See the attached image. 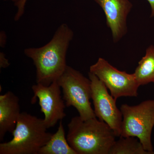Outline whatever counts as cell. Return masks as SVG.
<instances>
[{
  "instance_id": "4",
  "label": "cell",
  "mask_w": 154,
  "mask_h": 154,
  "mask_svg": "<svg viewBox=\"0 0 154 154\" xmlns=\"http://www.w3.org/2000/svg\"><path fill=\"white\" fill-rule=\"evenodd\" d=\"M120 109L123 117L120 137H137L146 151L154 154L151 141L154 100H146L134 106L122 104Z\"/></svg>"
},
{
  "instance_id": "9",
  "label": "cell",
  "mask_w": 154,
  "mask_h": 154,
  "mask_svg": "<svg viewBox=\"0 0 154 154\" xmlns=\"http://www.w3.org/2000/svg\"><path fill=\"white\" fill-rule=\"evenodd\" d=\"M101 7L114 42L119 41L127 32V19L133 5L129 0H94Z\"/></svg>"
},
{
  "instance_id": "2",
  "label": "cell",
  "mask_w": 154,
  "mask_h": 154,
  "mask_svg": "<svg viewBox=\"0 0 154 154\" xmlns=\"http://www.w3.org/2000/svg\"><path fill=\"white\" fill-rule=\"evenodd\" d=\"M68 127L67 140L77 154H109L116 141L113 130L97 117L85 120L75 116Z\"/></svg>"
},
{
  "instance_id": "17",
  "label": "cell",
  "mask_w": 154,
  "mask_h": 154,
  "mask_svg": "<svg viewBox=\"0 0 154 154\" xmlns=\"http://www.w3.org/2000/svg\"><path fill=\"white\" fill-rule=\"evenodd\" d=\"M11 1H13V2H15V4L16 5H17V4H19L20 2H21L22 0H11Z\"/></svg>"
},
{
  "instance_id": "1",
  "label": "cell",
  "mask_w": 154,
  "mask_h": 154,
  "mask_svg": "<svg viewBox=\"0 0 154 154\" xmlns=\"http://www.w3.org/2000/svg\"><path fill=\"white\" fill-rule=\"evenodd\" d=\"M73 36L72 30L64 23L44 46L25 49V55L33 60L36 68L37 84L49 85L63 74L67 66V52Z\"/></svg>"
},
{
  "instance_id": "6",
  "label": "cell",
  "mask_w": 154,
  "mask_h": 154,
  "mask_svg": "<svg viewBox=\"0 0 154 154\" xmlns=\"http://www.w3.org/2000/svg\"><path fill=\"white\" fill-rule=\"evenodd\" d=\"M90 72L104 83L116 100L122 97H137L138 95L140 86L134 73L119 71L103 58L99 57L90 66Z\"/></svg>"
},
{
  "instance_id": "10",
  "label": "cell",
  "mask_w": 154,
  "mask_h": 154,
  "mask_svg": "<svg viewBox=\"0 0 154 154\" xmlns=\"http://www.w3.org/2000/svg\"><path fill=\"white\" fill-rule=\"evenodd\" d=\"M21 113L19 98L13 92L0 95V141L7 133L13 132Z\"/></svg>"
},
{
  "instance_id": "11",
  "label": "cell",
  "mask_w": 154,
  "mask_h": 154,
  "mask_svg": "<svg viewBox=\"0 0 154 154\" xmlns=\"http://www.w3.org/2000/svg\"><path fill=\"white\" fill-rule=\"evenodd\" d=\"M38 154H77L66 137L65 131L62 120L57 131L51 138L39 150Z\"/></svg>"
},
{
  "instance_id": "16",
  "label": "cell",
  "mask_w": 154,
  "mask_h": 154,
  "mask_svg": "<svg viewBox=\"0 0 154 154\" xmlns=\"http://www.w3.org/2000/svg\"><path fill=\"white\" fill-rule=\"evenodd\" d=\"M150 5L152 9V13L151 17H154V0H147Z\"/></svg>"
},
{
  "instance_id": "15",
  "label": "cell",
  "mask_w": 154,
  "mask_h": 154,
  "mask_svg": "<svg viewBox=\"0 0 154 154\" xmlns=\"http://www.w3.org/2000/svg\"><path fill=\"white\" fill-rule=\"evenodd\" d=\"M10 65L9 61L5 57L3 53H1L0 55V67L1 68H5Z\"/></svg>"
},
{
  "instance_id": "12",
  "label": "cell",
  "mask_w": 154,
  "mask_h": 154,
  "mask_svg": "<svg viewBox=\"0 0 154 154\" xmlns=\"http://www.w3.org/2000/svg\"><path fill=\"white\" fill-rule=\"evenodd\" d=\"M134 74L140 86L154 83V46L150 45L139 62Z\"/></svg>"
},
{
  "instance_id": "13",
  "label": "cell",
  "mask_w": 154,
  "mask_h": 154,
  "mask_svg": "<svg viewBox=\"0 0 154 154\" xmlns=\"http://www.w3.org/2000/svg\"><path fill=\"white\" fill-rule=\"evenodd\" d=\"M109 154H152L147 151L137 137H119L116 140Z\"/></svg>"
},
{
  "instance_id": "5",
  "label": "cell",
  "mask_w": 154,
  "mask_h": 154,
  "mask_svg": "<svg viewBox=\"0 0 154 154\" xmlns=\"http://www.w3.org/2000/svg\"><path fill=\"white\" fill-rule=\"evenodd\" d=\"M57 81L62 90L66 107H74L83 120L96 117L90 102L92 90L89 78L67 66Z\"/></svg>"
},
{
  "instance_id": "7",
  "label": "cell",
  "mask_w": 154,
  "mask_h": 154,
  "mask_svg": "<svg viewBox=\"0 0 154 154\" xmlns=\"http://www.w3.org/2000/svg\"><path fill=\"white\" fill-rule=\"evenodd\" d=\"M88 75L91 81V99L96 117L107 123L116 136L119 137L123 117L121 110L116 106V100L108 93L104 83L95 75L89 72Z\"/></svg>"
},
{
  "instance_id": "8",
  "label": "cell",
  "mask_w": 154,
  "mask_h": 154,
  "mask_svg": "<svg viewBox=\"0 0 154 154\" xmlns=\"http://www.w3.org/2000/svg\"><path fill=\"white\" fill-rule=\"evenodd\" d=\"M31 88L33 93L31 103L34 104L36 99H38L41 112L44 114L43 120L47 129L54 127L58 122L65 117L66 105L62 97L61 88L57 81L48 86L36 83Z\"/></svg>"
},
{
  "instance_id": "3",
  "label": "cell",
  "mask_w": 154,
  "mask_h": 154,
  "mask_svg": "<svg viewBox=\"0 0 154 154\" xmlns=\"http://www.w3.org/2000/svg\"><path fill=\"white\" fill-rule=\"evenodd\" d=\"M47 129L43 119L21 113L12 139L0 143V154H38L52 137Z\"/></svg>"
},
{
  "instance_id": "14",
  "label": "cell",
  "mask_w": 154,
  "mask_h": 154,
  "mask_svg": "<svg viewBox=\"0 0 154 154\" xmlns=\"http://www.w3.org/2000/svg\"><path fill=\"white\" fill-rule=\"evenodd\" d=\"M27 2V0H22L19 4L16 5L17 11L14 17L15 21H18L23 16L25 12V5Z\"/></svg>"
}]
</instances>
